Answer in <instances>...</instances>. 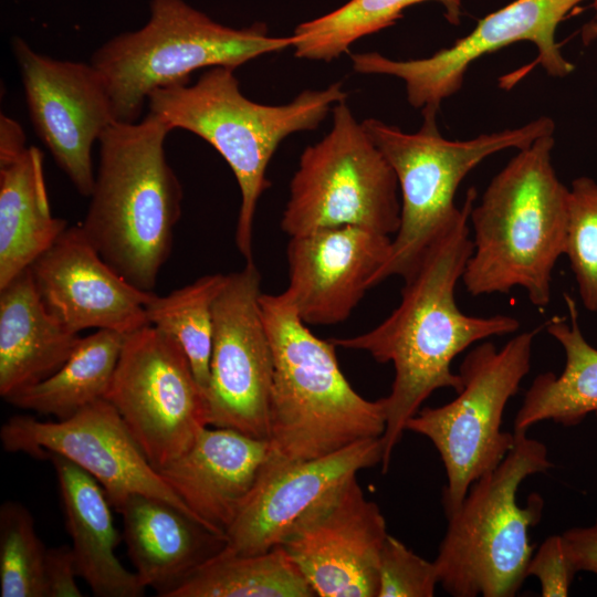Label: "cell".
Wrapping results in <instances>:
<instances>
[{
  "label": "cell",
  "instance_id": "cell-1",
  "mask_svg": "<svg viewBox=\"0 0 597 597\" xmlns=\"http://www.w3.org/2000/svg\"><path fill=\"white\" fill-rule=\"evenodd\" d=\"M476 192L470 188L461 212L429 244L402 279L401 300L373 329L353 337L332 338L335 346L369 353L378 363H391V390L381 398L386 428L383 471L407 421L437 389L458 392L462 378L451 369L453 359L476 342L516 333L520 322L510 315L473 316L460 311L455 287L472 253L470 213Z\"/></svg>",
  "mask_w": 597,
  "mask_h": 597
},
{
  "label": "cell",
  "instance_id": "cell-2",
  "mask_svg": "<svg viewBox=\"0 0 597 597\" xmlns=\"http://www.w3.org/2000/svg\"><path fill=\"white\" fill-rule=\"evenodd\" d=\"M170 130L151 112L104 130L91 202L80 223L102 259L146 292H154L181 214L182 188L165 153Z\"/></svg>",
  "mask_w": 597,
  "mask_h": 597
},
{
  "label": "cell",
  "instance_id": "cell-3",
  "mask_svg": "<svg viewBox=\"0 0 597 597\" xmlns=\"http://www.w3.org/2000/svg\"><path fill=\"white\" fill-rule=\"evenodd\" d=\"M553 135L519 149L473 206V248L462 275L469 294L521 287L537 308L549 303L552 273L565 255L569 203V188L552 163Z\"/></svg>",
  "mask_w": 597,
  "mask_h": 597
},
{
  "label": "cell",
  "instance_id": "cell-4",
  "mask_svg": "<svg viewBox=\"0 0 597 597\" xmlns=\"http://www.w3.org/2000/svg\"><path fill=\"white\" fill-rule=\"evenodd\" d=\"M274 357L268 460L316 459L386 428L381 398L369 401L343 375L332 341L315 336L281 294H261Z\"/></svg>",
  "mask_w": 597,
  "mask_h": 597
},
{
  "label": "cell",
  "instance_id": "cell-5",
  "mask_svg": "<svg viewBox=\"0 0 597 597\" xmlns=\"http://www.w3.org/2000/svg\"><path fill=\"white\" fill-rule=\"evenodd\" d=\"M341 83L321 91H304L283 105H264L240 91L234 69L214 66L195 84L157 88L148 96L149 112L170 129L191 132L209 143L227 161L238 181L241 206L235 245L247 262L253 261V223L256 203L270 187L266 167L289 135L313 130L331 107L346 101Z\"/></svg>",
  "mask_w": 597,
  "mask_h": 597
},
{
  "label": "cell",
  "instance_id": "cell-6",
  "mask_svg": "<svg viewBox=\"0 0 597 597\" xmlns=\"http://www.w3.org/2000/svg\"><path fill=\"white\" fill-rule=\"evenodd\" d=\"M502 462L470 486L448 527L434 564L439 584L454 597H513L533 556L528 531L540 522L543 500L517 503L521 483L553 467L544 443L514 431Z\"/></svg>",
  "mask_w": 597,
  "mask_h": 597
},
{
  "label": "cell",
  "instance_id": "cell-7",
  "mask_svg": "<svg viewBox=\"0 0 597 597\" xmlns=\"http://www.w3.org/2000/svg\"><path fill=\"white\" fill-rule=\"evenodd\" d=\"M292 44L293 35L271 36L262 22L233 29L184 0H151L147 23L105 42L90 63L105 82L116 122L134 123L157 88L188 84L203 67L235 70Z\"/></svg>",
  "mask_w": 597,
  "mask_h": 597
},
{
  "label": "cell",
  "instance_id": "cell-8",
  "mask_svg": "<svg viewBox=\"0 0 597 597\" xmlns=\"http://www.w3.org/2000/svg\"><path fill=\"white\" fill-rule=\"evenodd\" d=\"M421 113L422 125L413 134L375 118L362 122L392 167L401 195L400 226L371 287L394 275L404 277L417 264L429 244L461 212L454 195L481 161L504 149L525 148L555 130L552 118L540 117L521 127L449 140L438 129L437 114Z\"/></svg>",
  "mask_w": 597,
  "mask_h": 597
},
{
  "label": "cell",
  "instance_id": "cell-9",
  "mask_svg": "<svg viewBox=\"0 0 597 597\" xmlns=\"http://www.w3.org/2000/svg\"><path fill=\"white\" fill-rule=\"evenodd\" d=\"M537 332L520 333L500 349L490 342L471 349L460 366L462 388L457 397L443 406L420 408L407 421L406 430L427 437L440 454L447 474L446 515L513 448L515 433L501 429L503 413L531 369Z\"/></svg>",
  "mask_w": 597,
  "mask_h": 597
},
{
  "label": "cell",
  "instance_id": "cell-10",
  "mask_svg": "<svg viewBox=\"0 0 597 597\" xmlns=\"http://www.w3.org/2000/svg\"><path fill=\"white\" fill-rule=\"evenodd\" d=\"M398 190L392 167L342 101L329 133L300 157L281 229L290 237L341 226L396 234Z\"/></svg>",
  "mask_w": 597,
  "mask_h": 597
},
{
  "label": "cell",
  "instance_id": "cell-11",
  "mask_svg": "<svg viewBox=\"0 0 597 597\" xmlns=\"http://www.w3.org/2000/svg\"><path fill=\"white\" fill-rule=\"evenodd\" d=\"M105 399L157 471L208 427L205 395L185 352L150 324L125 336Z\"/></svg>",
  "mask_w": 597,
  "mask_h": 597
},
{
  "label": "cell",
  "instance_id": "cell-12",
  "mask_svg": "<svg viewBox=\"0 0 597 597\" xmlns=\"http://www.w3.org/2000/svg\"><path fill=\"white\" fill-rule=\"evenodd\" d=\"M253 261L229 273L213 305V341L205 392L208 426L270 437L274 357L260 306Z\"/></svg>",
  "mask_w": 597,
  "mask_h": 597
},
{
  "label": "cell",
  "instance_id": "cell-13",
  "mask_svg": "<svg viewBox=\"0 0 597 597\" xmlns=\"http://www.w3.org/2000/svg\"><path fill=\"white\" fill-rule=\"evenodd\" d=\"M586 0H514L479 20L476 27L453 45L429 57L396 61L377 52L353 54L356 72L401 78L411 106L438 113L441 102L462 86L468 67L484 54L515 42L537 48L536 63L554 77H565L575 65L564 57L556 30L567 14Z\"/></svg>",
  "mask_w": 597,
  "mask_h": 597
},
{
  "label": "cell",
  "instance_id": "cell-14",
  "mask_svg": "<svg viewBox=\"0 0 597 597\" xmlns=\"http://www.w3.org/2000/svg\"><path fill=\"white\" fill-rule=\"evenodd\" d=\"M0 440L7 452L38 459L57 454L73 462L101 484L116 511L130 495L145 494L167 501L195 517L149 463L118 411L106 399L64 420L12 416L1 426Z\"/></svg>",
  "mask_w": 597,
  "mask_h": 597
},
{
  "label": "cell",
  "instance_id": "cell-15",
  "mask_svg": "<svg viewBox=\"0 0 597 597\" xmlns=\"http://www.w3.org/2000/svg\"><path fill=\"white\" fill-rule=\"evenodd\" d=\"M12 51L34 132L76 190L90 197L92 148L116 122L102 75L91 63L53 59L19 38Z\"/></svg>",
  "mask_w": 597,
  "mask_h": 597
},
{
  "label": "cell",
  "instance_id": "cell-16",
  "mask_svg": "<svg viewBox=\"0 0 597 597\" xmlns=\"http://www.w3.org/2000/svg\"><path fill=\"white\" fill-rule=\"evenodd\" d=\"M384 515L356 476L303 515L282 546L321 597H377Z\"/></svg>",
  "mask_w": 597,
  "mask_h": 597
},
{
  "label": "cell",
  "instance_id": "cell-17",
  "mask_svg": "<svg viewBox=\"0 0 597 597\" xmlns=\"http://www.w3.org/2000/svg\"><path fill=\"white\" fill-rule=\"evenodd\" d=\"M383 441L368 438L304 461L266 460L249 499L226 532V549L259 554L281 545L298 520L357 472L383 460Z\"/></svg>",
  "mask_w": 597,
  "mask_h": 597
},
{
  "label": "cell",
  "instance_id": "cell-18",
  "mask_svg": "<svg viewBox=\"0 0 597 597\" xmlns=\"http://www.w3.org/2000/svg\"><path fill=\"white\" fill-rule=\"evenodd\" d=\"M30 271L45 307L76 334L96 328L127 335L149 324L146 304L154 292L107 264L80 224L67 227Z\"/></svg>",
  "mask_w": 597,
  "mask_h": 597
},
{
  "label": "cell",
  "instance_id": "cell-19",
  "mask_svg": "<svg viewBox=\"0 0 597 597\" xmlns=\"http://www.w3.org/2000/svg\"><path fill=\"white\" fill-rule=\"evenodd\" d=\"M391 243L390 235L355 226L290 237L283 293L306 325L341 323L371 287Z\"/></svg>",
  "mask_w": 597,
  "mask_h": 597
},
{
  "label": "cell",
  "instance_id": "cell-20",
  "mask_svg": "<svg viewBox=\"0 0 597 597\" xmlns=\"http://www.w3.org/2000/svg\"><path fill=\"white\" fill-rule=\"evenodd\" d=\"M269 450L268 440L205 427L158 472L199 522L226 535L254 489Z\"/></svg>",
  "mask_w": 597,
  "mask_h": 597
},
{
  "label": "cell",
  "instance_id": "cell-21",
  "mask_svg": "<svg viewBox=\"0 0 597 597\" xmlns=\"http://www.w3.org/2000/svg\"><path fill=\"white\" fill-rule=\"evenodd\" d=\"M117 512L135 574L160 597H171L227 546L226 535L158 498L133 494Z\"/></svg>",
  "mask_w": 597,
  "mask_h": 597
},
{
  "label": "cell",
  "instance_id": "cell-22",
  "mask_svg": "<svg viewBox=\"0 0 597 597\" xmlns=\"http://www.w3.org/2000/svg\"><path fill=\"white\" fill-rule=\"evenodd\" d=\"M45 459L56 474L78 577L98 597L144 596L146 587L115 554L119 536L101 484L65 458L49 454Z\"/></svg>",
  "mask_w": 597,
  "mask_h": 597
},
{
  "label": "cell",
  "instance_id": "cell-23",
  "mask_svg": "<svg viewBox=\"0 0 597 597\" xmlns=\"http://www.w3.org/2000/svg\"><path fill=\"white\" fill-rule=\"evenodd\" d=\"M80 339L45 307L30 268L0 289V395L55 373Z\"/></svg>",
  "mask_w": 597,
  "mask_h": 597
},
{
  "label": "cell",
  "instance_id": "cell-24",
  "mask_svg": "<svg viewBox=\"0 0 597 597\" xmlns=\"http://www.w3.org/2000/svg\"><path fill=\"white\" fill-rule=\"evenodd\" d=\"M66 229L67 222L51 212L38 147H27L0 164V289L29 269Z\"/></svg>",
  "mask_w": 597,
  "mask_h": 597
},
{
  "label": "cell",
  "instance_id": "cell-25",
  "mask_svg": "<svg viewBox=\"0 0 597 597\" xmlns=\"http://www.w3.org/2000/svg\"><path fill=\"white\" fill-rule=\"evenodd\" d=\"M569 317L554 316L547 333L559 343L565 366L559 375L540 374L533 380L514 419V431H527L533 425L552 420L570 427L589 413L597 416V348L583 335L576 302L565 295Z\"/></svg>",
  "mask_w": 597,
  "mask_h": 597
},
{
  "label": "cell",
  "instance_id": "cell-26",
  "mask_svg": "<svg viewBox=\"0 0 597 597\" xmlns=\"http://www.w3.org/2000/svg\"><path fill=\"white\" fill-rule=\"evenodd\" d=\"M125 334L97 329L80 337L66 362L44 380L18 390L4 400L39 415L64 420L105 399L122 352Z\"/></svg>",
  "mask_w": 597,
  "mask_h": 597
},
{
  "label": "cell",
  "instance_id": "cell-27",
  "mask_svg": "<svg viewBox=\"0 0 597 597\" xmlns=\"http://www.w3.org/2000/svg\"><path fill=\"white\" fill-rule=\"evenodd\" d=\"M313 588L282 545L259 554L226 548L171 597H313Z\"/></svg>",
  "mask_w": 597,
  "mask_h": 597
},
{
  "label": "cell",
  "instance_id": "cell-28",
  "mask_svg": "<svg viewBox=\"0 0 597 597\" xmlns=\"http://www.w3.org/2000/svg\"><path fill=\"white\" fill-rule=\"evenodd\" d=\"M437 1L451 24L461 20L462 0H350L320 18L298 24L293 35L294 54L301 59L332 61L358 39L394 24L413 4Z\"/></svg>",
  "mask_w": 597,
  "mask_h": 597
},
{
  "label": "cell",
  "instance_id": "cell-29",
  "mask_svg": "<svg viewBox=\"0 0 597 597\" xmlns=\"http://www.w3.org/2000/svg\"><path fill=\"white\" fill-rule=\"evenodd\" d=\"M228 274H206L167 295L153 294L146 304L150 325L168 335L185 352L205 395L213 341V305Z\"/></svg>",
  "mask_w": 597,
  "mask_h": 597
},
{
  "label": "cell",
  "instance_id": "cell-30",
  "mask_svg": "<svg viewBox=\"0 0 597 597\" xmlns=\"http://www.w3.org/2000/svg\"><path fill=\"white\" fill-rule=\"evenodd\" d=\"M46 547L36 534L34 520L22 504L0 506V596L45 597Z\"/></svg>",
  "mask_w": 597,
  "mask_h": 597
},
{
  "label": "cell",
  "instance_id": "cell-31",
  "mask_svg": "<svg viewBox=\"0 0 597 597\" xmlns=\"http://www.w3.org/2000/svg\"><path fill=\"white\" fill-rule=\"evenodd\" d=\"M565 255L586 310L597 311V181L583 176L572 181Z\"/></svg>",
  "mask_w": 597,
  "mask_h": 597
},
{
  "label": "cell",
  "instance_id": "cell-32",
  "mask_svg": "<svg viewBox=\"0 0 597 597\" xmlns=\"http://www.w3.org/2000/svg\"><path fill=\"white\" fill-rule=\"evenodd\" d=\"M439 584L434 562H429L399 540L387 535L379 561L377 597H431Z\"/></svg>",
  "mask_w": 597,
  "mask_h": 597
},
{
  "label": "cell",
  "instance_id": "cell-33",
  "mask_svg": "<svg viewBox=\"0 0 597 597\" xmlns=\"http://www.w3.org/2000/svg\"><path fill=\"white\" fill-rule=\"evenodd\" d=\"M576 573L562 535L547 537L527 567V576L538 579L543 597L567 596Z\"/></svg>",
  "mask_w": 597,
  "mask_h": 597
},
{
  "label": "cell",
  "instance_id": "cell-34",
  "mask_svg": "<svg viewBox=\"0 0 597 597\" xmlns=\"http://www.w3.org/2000/svg\"><path fill=\"white\" fill-rule=\"evenodd\" d=\"M76 563L71 546L61 545L46 548L44 563L45 597L83 596L76 579Z\"/></svg>",
  "mask_w": 597,
  "mask_h": 597
},
{
  "label": "cell",
  "instance_id": "cell-35",
  "mask_svg": "<svg viewBox=\"0 0 597 597\" xmlns=\"http://www.w3.org/2000/svg\"><path fill=\"white\" fill-rule=\"evenodd\" d=\"M577 572L597 575V521L588 527H574L562 534Z\"/></svg>",
  "mask_w": 597,
  "mask_h": 597
},
{
  "label": "cell",
  "instance_id": "cell-36",
  "mask_svg": "<svg viewBox=\"0 0 597 597\" xmlns=\"http://www.w3.org/2000/svg\"><path fill=\"white\" fill-rule=\"evenodd\" d=\"M27 148L25 134L18 122L0 115V164L8 163Z\"/></svg>",
  "mask_w": 597,
  "mask_h": 597
},
{
  "label": "cell",
  "instance_id": "cell-37",
  "mask_svg": "<svg viewBox=\"0 0 597 597\" xmlns=\"http://www.w3.org/2000/svg\"><path fill=\"white\" fill-rule=\"evenodd\" d=\"M597 39V20L589 21L582 29V40L585 44Z\"/></svg>",
  "mask_w": 597,
  "mask_h": 597
},
{
  "label": "cell",
  "instance_id": "cell-38",
  "mask_svg": "<svg viewBox=\"0 0 597 597\" xmlns=\"http://www.w3.org/2000/svg\"><path fill=\"white\" fill-rule=\"evenodd\" d=\"M593 9L595 10L597 17V0H593Z\"/></svg>",
  "mask_w": 597,
  "mask_h": 597
}]
</instances>
